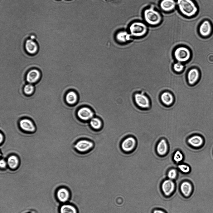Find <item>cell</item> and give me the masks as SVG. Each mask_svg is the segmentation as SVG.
<instances>
[{
  "mask_svg": "<svg viewBox=\"0 0 213 213\" xmlns=\"http://www.w3.org/2000/svg\"><path fill=\"white\" fill-rule=\"evenodd\" d=\"M159 7L160 11L166 13L171 12L177 8L176 0H161Z\"/></svg>",
  "mask_w": 213,
  "mask_h": 213,
  "instance_id": "obj_11",
  "label": "cell"
},
{
  "mask_svg": "<svg viewBox=\"0 0 213 213\" xmlns=\"http://www.w3.org/2000/svg\"><path fill=\"white\" fill-rule=\"evenodd\" d=\"M60 213H78L76 208L70 204H64L62 206L60 209Z\"/></svg>",
  "mask_w": 213,
  "mask_h": 213,
  "instance_id": "obj_25",
  "label": "cell"
},
{
  "mask_svg": "<svg viewBox=\"0 0 213 213\" xmlns=\"http://www.w3.org/2000/svg\"><path fill=\"white\" fill-rule=\"evenodd\" d=\"M177 8L183 16L191 18L198 13L199 7L194 0H176Z\"/></svg>",
  "mask_w": 213,
  "mask_h": 213,
  "instance_id": "obj_1",
  "label": "cell"
},
{
  "mask_svg": "<svg viewBox=\"0 0 213 213\" xmlns=\"http://www.w3.org/2000/svg\"><path fill=\"white\" fill-rule=\"evenodd\" d=\"M19 125L21 129L27 132H34L36 129L33 122L31 120L28 118H25L21 119L19 121Z\"/></svg>",
  "mask_w": 213,
  "mask_h": 213,
  "instance_id": "obj_14",
  "label": "cell"
},
{
  "mask_svg": "<svg viewBox=\"0 0 213 213\" xmlns=\"http://www.w3.org/2000/svg\"><path fill=\"white\" fill-rule=\"evenodd\" d=\"M30 39L34 40L35 38V36L34 35H31L30 36Z\"/></svg>",
  "mask_w": 213,
  "mask_h": 213,
  "instance_id": "obj_34",
  "label": "cell"
},
{
  "mask_svg": "<svg viewBox=\"0 0 213 213\" xmlns=\"http://www.w3.org/2000/svg\"><path fill=\"white\" fill-rule=\"evenodd\" d=\"M153 213H165L164 211L161 210H155Z\"/></svg>",
  "mask_w": 213,
  "mask_h": 213,
  "instance_id": "obj_32",
  "label": "cell"
},
{
  "mask_svg": "<svg viewBox=\"0 0 213 213\" xmlns=\"http://www.w3.org/2000/svg\"><path fill=\"white\" fill-rule=\"evenodd\" d=\"M197 31L200 36L204 38L209 37L213 34V24L206 16V17L204 19L199 25Z\"/></svg>",
  "mask_w": 213,
  "mask_h": 213,
  "instance_id": "obj_4",
  "label": "cell"
},
{
  "mask_svg": "<svg viewBox=\"0 0 213 213\" xmlns=\"http://www.w3.org/2000/svg\"><path fill=\"white\" fill-rule=\"evenodd\" d=\"M160 98L162 104L166 106L172 105L174 102V96L169 92L166 91L162 93Z\"/></svg>",
  "mask_w": 213,
  "mask_h": 213,
  "instance_id": "obj_17",
  "label": "cell"
},
{
  "mask_svg": "<svg viewBox=\"0 0 213 213\" xmlns=\"http://www.w3.org/2000/svg\"><path fill=\"white\" fill-rule=\"evenodd\" d=\"M34 90V87L31 84H28L25 86L24 88L25 93L28 95L31 94Z\"/></svg>",
  "mask_w": 213,
  "mask_h": 213,
  "instance_id": "obj_29",
  "label": "cell"
},
{
  "mask_svg": "<svg viewBox=\"0 0 213 213\" xmlns=\"http://www.w3.org/2000/svg\"><path fill=\"white\" fill-rule=\"evenodd\" d=\"M182 63L177 62L173 64L172 66L173 69L175 72L180 73L184 69V66Z\"/></svg>",
  "mask_w": 213,
  "mask_h": 213,
  "instance_id": "obj_28",
  "label": "cell"
},
{
  "mask_svg": "<svg viewBox=\"0 0 213 213\" xmlns=\"http://www.w3.org/2000/svg\"><path fill=\"white\" fill-rule=\"evenodd\" d=\"M94 146V143L92 141L83 138L77 141L74 144V148L79 153H85L91 151Z\"/></svg>",
  "mask_w": 213,
  "mask_h": 213,
  "instance_id": "obj_7",
  "label": "cell"
},
{
  "mask_svg": "<svg viewBox=\"0 0 213 213\" xmlns=\"http://www.w3.org/2000/svg\"><path fill=\"white\" fill-rule=\"evenodd\" d=\"M76 115L80 120L84 122H89L95 116L94 112L92 108L85 105L82 106L77 109Z\"/></svg>",
  "mask_w": 213,
  "mask_h": 213,
  "instance_id": "obj_6",
  "label": "cell"
},
{
  "mask_svg": "<svg viewBox=\"0 0 213 213\" xmlns=\"http://www.w3.org/2000/svg\"><path fill=\"white\" fill-rule=\"evenodd\" d=\"M200 74L198 70L196 68L190 69L187 74V80L189 84L192 85L195 84L198 81Z\"/></svg>",
  "mask_w": 213,
  "mask_h": 213,
  "instance_id": "obj_16",
  "label": "cell"
},
{
  "mask_svg": "<svg viewBox=\"0 0 213 213\" xmlns=\"http://www.w3.org/2000/svg\"><path fill=\"white\" fill-rule=\"evenodd\" d=\"M133 99L135 104L138 108L148 109L150 107L151 102L149 97L143 92L135 93Z\"/></svg>",
  "mask_w": 213,
  "mask_h": 213,
  "instance_id": "obj_8",
  "label": "cell"
},
{
  "mask_svg": "<svg viewBox=\"0 0 213 213\" xmlns=\"http://www.w3.org/2000/svg\"><path fill=\"white\" fill-rule=\"evenodd\" d=\"M184 159V155L180 150H177L174 152L172 156V160L174 162L177 163H180Z\"/></svg>",
  "mask_w": 213,
  "mask_h": 213,
  "instance_id": "obj_26",
  "label": "cell"
},
{
  "mask_svg": "<svg viewBox=\"0 0 213 213\" xmlns=\"http://www.w3.org/2000/svg\"><path fill=\"white\" fill-rule=\"evenodd\" d=\"M187 144L195 149L201 148L205 143V140L201 135L195 134L189 137L187 139Z\"/></svg>",
  "mask_w": 213,
  "mask_h": 213,
  "instance_id": "obj_10",
  "label": "cell"
},
{
  "mask_svg": "<svg viewBox=\"0 0 213 213\" xmlns=\"http://www.w3.org/2000/svg\"><path fill=\"white\" fill-rule=\"evenodd\" d=\"M181 192L186 197L189 196L192 192V186L189 182L185 181L182 182L180 187Z\"/></svg>",
  "mask_w": 213,
  "mask_h": 213,
  "instance_id": "obj_23",
  "label": "cell"
},
{
  "mask_svg": "<svg viewBox=\"0 0 213 213\" xmlns=\"http://www.w3.org/2000/svg\"><path fill=\"white\" fill-rule=\"evenodd\" d=\"M7 165L11 169H15L18 166L19 160L17 157L14 155H12L8 157L7 159Z\"/></svg>",
  "mask_w": 213,
  "mask_h": 213,
  "instance_id": "obj_24",
  "label": "cell"
},
{
  "mask_svg": "<svg viewBox=\"0 0 213 213\" xmlns=\"http://www.w3.org/2000/svg\"><path fill=\"white\" fill-rule=\"evenodd\" d=\"M40 73L36 69H33L29 71L27 74L26 79L30 83H32L36 82L40 78Z\"/></svg>",
  "mask_w": 213,
  "mask_h": 213,
  "instance_id": "obj_20",
  "label": "cell"
},
{
  "mask_svg": "<svg viewBox=\"0 0 213 213\" xmlns=\"http://www.w3.org/2000/svg\"><path fill=\"white\" fill-rule=\"evenodd\" d=\"M7 164V162L4 159H2L0 160V166L1 168H5Z\"/></svg>",
  "mask_w": 213,
  "mask_h": 213,
  "instance_id": "obj_31",
  "label": "cell"
},
{
  "mask_svg": "<svg viewBox=\"0 0 213 213\" xmlns=\"http://www.w3.org/2000/svg\"><path fill=\"white\" fill-rule=\"evenodd\" d=\"M173 54L175 60L181 63L187 62L191 56L189 49L184 45L179 46L175 48Z\"/></svg>",
  "mask_w": 213,
  "mask_h": 213,
  "instance_id": "obj_5",
  "label": "cell"
},
{
  "mask_svg": "<svg viewBox=\"0 0 213 213\" xmlns=\"http://www.w3.org/2000/svg\"><path fill=\"white\" fill-rule=\"evenodd\" d=\"M177 167L181 171L184 173H189L191 171L190 166L186 164H179Z\"/></svg>",
  "mask_w": 213,
  "mask_h": 213,
  "instance_id": "obj_27",
  "label": "cell"
},
{
  "mask_svg": "<svg viewBox=\"0 0 213 213\" xmlns=\"http://www.w3.org/2000/svg\"><path fill=\"white\" fill-rule=\"evenodd\" d=\"M137 144L136 138L132 136H129L124 138L122 141L120 147L124 152L129 153L135 149Z\"/></svg>",
  "mask_w": 213,
  "mask_h": 213,
  "instance_id": "obj_9",
  "label": "cell"
},
{
  "mask_svg": "<svg viewBox=\"0 0 213 213\" xmlns=\"http://www.w3.org/2000/svg\"><path fill=\"white\" fill-rule=\"evenodd\" d=\"M3 136L1 133H0V143H1L3 140Z\"/></svg>",
  "mask_w": 213,
  "mask_h": 213,
  "instance_id": "obj_33",
  "label": "cell"
},
{
  "mask_svg": "<svg viewBox=\"0 0 213 213\" xmlns=\"http://www.w3.org/2000/svg\"><path fill=\"white\" fill-rule=\"evenodd\" d=\"M57 196L59 201L65 202L68 201L70 197V193L66 188H62L59 189L57 192Z\"/></svg>",
  "mask_w": 213,
  "mask_h": 213,
  "instance_id": "obj_21",
  "label": "cell"
},
{
  "mask_svg": "<svg viewBox=\"0 0 213 213\" xmlns=\"http://www.w3.org/2000/svg\"><path fill=\"white\" fill-rule=\"evenodd\" d=\"M177 176V170L174 168H172L170 169L168 172L167 176L168 178L170 180L175 179Z\"/></svg>",
  "mask_w": 213,
  "mask_h": 213,
  "instance_id": "obj_30",
  "label": "cell"
},
{
  "mask_svg": "<svg viewBox=\"0 0 213 213\" xmlns=\"http://www.w3.org/2000/svg\"><path fill=\"white\" fill-rule=\"evenodd\" d=\"M79 100V95L75 90H71L68 92L65 96V102L70 106H75Z\"/></svg>",
  "mask_w": 213,
  "mask_h": 213,
  "instance_id": "obj_13",
  "label": "cell"
},
{
  "mask_svg": "<svg viewBox=\"0 0 213 213\" xmlns=\"http://www.w3.org/2000/svg\"><path fill=\"white\" fill-rule=\"evenodd\" d=\"M25 48L27 51L31 54L35 53L38 50L37 44L31 39H28L26 41Z\"/></svg>",
  "mask_w": 213,
  "mask_h": 213,
  "instance_id": "obj_22",
  "label": "cell"
},
{
  "mask_svg": "<svg viewBox=\"0 0 213 213\" xmlns=\"http://www.w3.org/2000/svg\"><path fill=\"white\" fill-rule=\"evenodd\" d=\"M129 33L133 38H138L145 36L148 31V25L144 22L135 20L128 27Z\"/></svg>",
  "mask_w": 213,
  "mask_h": 213,
  "instance_id": "obj_3",
  "label": "cell"
},
{
  "mask_svg": "<svg viewBox=\"0 0 213 213\" xmlns=\"http://www.w3.org/2000/svg\"><path fill=\"white\" fill-rule=\"evenodd\" d=\"M116 39L118 43L124 44L129 42L133 39L129 33L123 31L118 33L116 36Z\"/></svg>",
  "mask_w": 213,
  "mask_h": 213,
  "instance_id": "obj_18",
  "label": "cell"
},
{
  "mask_svg": "<svg viewBox=\"0 0 213 213\" xmlns=\"http://www.w3.org/2000/svg\"><path fill=\"white\" fill-rule=\"evenodd\" d=\"M169 149V145L167 141L165 138H162L157 143L156 147V151L157 154L162 157L167 154Z\"/></svg>",
  "mask_w": 213,
  "mask_h": 213,
  "instance_id": "obj_12",
  "label": "cell"
},
{
  "mask_svg": "<svg viewBox=\"0 0 213 213\" xmlns=\"http://www.w3.org/2000/svg\"><path fill=\"white\" fill-rule=\"evenodd\" d=\"M175 188L174 182L170 179L165 180L162 185V190L166 196L171 195L174 190Z\"/></svg>",
  "mask_w": 213,
  "mask_h": 213,
  "instance_id": "obj_15",
  "label": "cell"
},
{
  "mask_svg": "<svg viewBox=\"0 0 213 213\" xmlns=\"http://www.w3.org/2000/svg\"><path fill=\"white\" fill-rule=\"evenodd\" d=\"M89 125L93 130L98 131L102 128L103 122L99 117L95 116L89 121Z\"/></svg>",
  "mask_w": 213,
  "mask_h": 213,
  "instance_id": "obj_19",
  "label": "cell"
},
{
  "mask_svg": "<svg viewBox=\"0 0 213 213\" xmlns=\"http://www.w3.org/2000/svg\"><path fill=\"white\" fill-rule=\"evenodd\" d=\"M144 22L148 26H156L162 22L163 17L160 11L156 9V7L151 5L144 9L143 12Z\"/></svg>",
  "mask_w": 213,
  "mask_h": 213,
  "instance_id": "obj_2",
  "label": "cell"
}]
</instances>
